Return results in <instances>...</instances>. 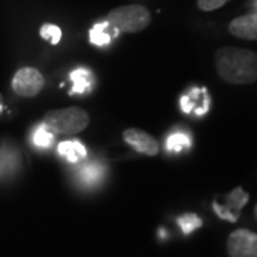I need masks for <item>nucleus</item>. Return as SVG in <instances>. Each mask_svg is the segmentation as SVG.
<instances>
[{
    "instance_id": "nucleus-1",
    "label": "nucleus",
    "mask_w": 257,
    "mask_h": 257,
    "mask_svg": "<svg viewBox=\"0 0 257 257\" xmlns=\"http://www.w3.org/2000/svg\"><path fill=\"white\" fill-rule=\"evenodd\" d=\"M214 64L217 74L231 84H250L257 80V53L239 49L221 47L216 52Z\"/></svg>"
},
{
    "instance_id": "nucleus-2",
    "label": "nucleus",
    "mask_w": 257,
    "mask_h": 257,
    "mask_svg": "<svg viewBox=\"0 0 257 257\" xmlns=\"http://www.w3.org/2000/svg\"><path fill=\"white\" fill-rule=\"evenodd\" d=\"M42 123L46 124L53 133L73 135L83 132L89 126L90 116L82 107H64L46 113Z\"/></svg>"
},
{
    "instance_id": "nucleus-3",
    "label": "nucleus",
    "mask_w": 257,
    "mask_h": 257,
    "mask_svg": "<svg viewBox=\"0 0 257 257\" xmlns=\"http://www.w3.org/2000/svg\"><path fill=\"white\" fill-rule=\"evenodd\" d=\"M113 28L124 33H139L152 23V15L142 5H124L110 10L106 16Z\"/></svg>"
},
{
    "instance_id": "nucleus-4",
    "label": "nucleus",
    "mask_w": 257,
    "mask_h": 257,
    "mask_svg": "<svg viewBox=\"0 0 257 257\" xmlns=\"http://www.w3.org/2000/svg\"><path fill=\"white\" fill-rule=\"evenodd\" d=\"M12 87L20 97H35L45 87V77L35 67H23L15 74Z\"/></svg>"
},
{
    "instance_id": "nucleus-5",
    "label": "nucleus",
    "mask_w": 257,
    "mask_h": 257,
    "mask_svg": "<svg viewBox=\"0 0 257 257\" xmlns=\"http://www.w3.org/2000/svg\"><path fill=\"white\" fill-rule=\"evenodd\" d=\"M230 257H257V234L246 229L233 231L227 240Z\"/></svg>"
},
{
    "instance_id": "nucleus-6",
    "label": "nucleus",
    "mask_w": 257,
    "mask_h": 257,
    "mask_svg": "<svg viewBox=\"0 0 257 257\" xmlns=\"http://www.w3.org/2000/svg\"><path fill=\"white\" fill-rule=\"evenodd\" d=\"M224 200H226L224 204H220L219 202H213V210L223 220L234 223L239 219L241 209L248 202V193L244 192L241 187H236L233 192H230L224 197Z\"/></svg>"
},
{
    "instance_id": "nucleus-7",
    "label": "nucleus",
    "mask_w": 257,
    "mask_h": 257,
    "mask_svg": "<svg viewBox=\"0 0 257 257\" xmlns=\"http://www.w3.org/2000/svg\"><path fill=\"white\" fill-rule=\"evenodd\" d=\"M123 140L133 147L138 153L145 156H156L159 153V143L152 135L142 128H127L123 132Z\"/></svg>"
},
{
    "instance_id": "nucleus-8",
    "label": "nucleus",
    "mask_w": 257,
    "mask_h": 257,
    "mask_svg": "<svg viewBox=\"0 0 257 257\" xmlns=\"http://www.w3.org/2000/svg\"><path fill=\"white\" fill-rule=\"evenodd\" d=\"M229 32L233 36L244 40H257V13L239 16L231 20Z\"/></svg>"
},
{
    "instance_id": "nucleus-9",
    "label": "nucleus",
    "mask_w": 257,
    "mask_h": 257,
    "mask_svg": "<svg viewBox=\"0 0 257 257\" xmlns=\"http://www.w3.org/2000/svg\"><path fill=\"white\" fill-rule=\"evenodd\" d=\"M119 36V30L113 28L109 22H99L96 23L90 32H89V37H90V43L94 46H106L111 42V39Z\"/></svg>"
},
{
    "instance_id": "nucleus-10",
    "label": "nucleus",
    "mask_w": 257,
    "mask_h": 257,
    "mask_svg": "<svg viewBox=\"0 0 257 257\" xmlns=\"http://www.w3.org/2000/svg\"><path fill=\"white\" fill-rule=\"evenodd\" d=\"M57 152L59 155L66 159L70 163H79L86 157L87 152L86 147L83 146L79 140H66V142H60L57 146Z\"/></svg>"
},
{
    "instance_id": "nucleus-11",
    "label": "nucleus",
    "mask_w": 257,
    "mask_h": 257,
    "mask_svg": "<svg viewBox=\"0 0 257 257\" xmlns=\"http://www.w3.org/2000/svg\"><path fill=\"white\" fill-rule=\"evenodd\" d=\"M70 80L73 82V89L70 90L72 94H83V93H89L92 90L93 76L84 67L74 69L70 73Z\"/></svg>"
},
{
    "instance_id": "nucleus-12",
    "label": "nucleus",
    "mask_w": 257,
    "mask_h": 257,
    "mask_svg": "<svg viewBox=\"0 0 257 257\" xmlns=\"http://www.w3.org/2000/svg\"><path fill=\"white\" fill-rule=\"evenodd\" d=\"M192 145V139L187 133L184 132H173L172 135H169V138L166 140V149L167 152H172V153H179L184 149L190 147Z\"/></svg>"
},
{
    "instance_id": "nucleus-13",
    "label": "nucleus",
    "mask_w": 257,
    "mask_h": 257,
    "mask_svg": "<svg viewBox=\"0 0 257 257\" xmlns=\"http://www.w3.org/2000/svg\"><path fill=\"white\" fill-rule=\"evenodd\" d=\"M103 175H104V169L100 165H86L79 172L80 180L84 184H89V186L99 182Z\"/></svg>"
},
{
    "instance_id": "nucleus-14",
    "label": "nucleus",
    "mask_w": 257,
    "mask_h": 257,
    "mask_svg": "<svg viewBox=\"0 0 257 257\" xmlns=\"http://www.w3.org/2000/svg\"><path fill=\"white\" fill-rule=\"evenodd\" d=\"M53 139H55L53 132L47 127L46 124L42 123L40 126H37L35 133H33V145L37 147H42V149H46V147L52 146Z\"/></svg>"
},
{
    "instance_id": "nucleus-15",
    "label": "nucleus",
    "mask_w": 257,
    "mask_h": 257,
    "mask_svg": "<svg viewBox=\"0 0 257 257\" xmlns=\"http://www.w3.org/2000/svg\"><path fill=\"white\" fill-rule=\"evenodd\" d=\"M177 224L180 226L183 234H190L194 230L202 227L203 221L197 214H194V213H186V214L180 216V217L177 219Z\"/></svg>"
},
{
    "instance_id": "nucleus-16",
    "label": "nucleus",
    "mask_w": 257,
    "mask_h": 257,
    "mask_svg": "<svg viewBox=\"0 0 257 257\" xmlns=\"http://www.w3.org/2000/svg\"><path fill=\"white\" fill-rule=\"evenodd\" d=\"M200 94H202V87H193L187 94L182 96L180 107L183 113H190L196 109V103L200 100Z\"/></svg>"
},
{
    "instance_id": "nucleus-17",
    "label": "nucleus",
    "mask_w": 257,
    "mask_h": 257,
    "mask_svg": "<svg viewBox=\"0 0 257 257\" xmlns=\"http://www.w3.org/2000/svg\"><path fill=\"white\" fill-rule=\"evenodd\" d=\"M40 36L43 37L45 40H49L52 45H57L62 39V30L59 26L56 25H43L40 28Z\"/></svg>"
},
{
    "instance_id": "nucleus-18",
    "label": "nucleus",
    "mask_w": 257,
    "mask_h": 257,
    "mask_svg": "<svg viewBox=\"0 0 257 257\" xmlns=\"http://www.w3.org/2000/svg\"><path fill=\"white\" fill-rule=\"evenodd\" d=\"M230 0H197V6L203 12H211V10L220 9Z\"/></svg>"
},
{
    "instance_id": "nucleus-19",
    "label": "nucleus",
    "mask_w": 257,
    "mask_h": 257,
    "mask_svg": "<svg viewBox=\"0 0 257 257\" xmlns=\"http://www.w3.org/2000/svg\"><path fill=\"white\" fill-rule=\"evenodd\" d=\"M254 214H256V219H257V206H256V209H254Z\"/></svg>"
}]
</instances>
